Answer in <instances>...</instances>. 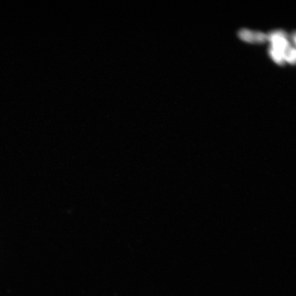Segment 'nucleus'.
<instances>
[{
	"label": "nucleus",
	"mask_w": 296,
	"mask_h": 296,
	"mask_svg": "<svg viewBox=\"0 0 296 296\" xmlns=\"http://www.w3.org/2000/svg\"><path fill=\"white\" fill-rule=\"evenodd\" d=\"M239 38L250 43H264L268 40V36L260 31H253L243 29L239 31Z\"/></svg>",
	"instance_id": "nucleus-1"
},
{
	"label": "nucleus",
	"mask_w": 296,
	"mask_h": 296,
	"mask_svg": "<svg viewBox=\"0 0 296 296\" xmlns=\"http://www.w3.org/2000/svg\"><path fill=\"white\" fill-rule=\"evenodd\" d=\"M269 53L270 56L275 62H276V63L279 65L283 64L285 60L283 53L272 49L271 47L270 48Z\"/></svg>",
	"instance_id": "nucleus-2"
},
{
	"label": "nucleus",
	"mask_w": 296,
	"mask_h": 296,
	"mask_svg": "<svg viewBox=\"0 0 296 296\" xmlns=\"http://www.w3.org/2000/svg\"><path fill=\"white\" fill-rule=\"evenodd\" d=\"M284 60L289 63L294 64L295 61V50L290 46L284 53Z\"/></svg>",
	"instance_id": "nucleus-3"
}]
</instances>
